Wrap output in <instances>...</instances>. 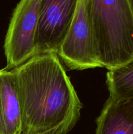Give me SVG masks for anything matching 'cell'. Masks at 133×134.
<instances>
[{
	"label": "cell",
	"instance_id": "obj_4",
	"mask_svg": "<svg viewBox=\"0 0 133 134\" xmlns=\"http://www.w3.org/2000/svg\"><path fill=\"white\" fill-rule=\"evenodd\" d=\"M57 55L68 70L102 68L98 60L92 27L84 0H80Z\"/></svg>",
	"mask_w": 133,
	"mask_h": 134
},
{
	"label": "cell",
	"instance_id": "obj_1",
	"mask_svg": "<svg viewBox=\"0 0 133 134\" xmlns=\"http://www.w3.org/2000/svg\"><path fill=\"white\" fill-rule=\"evenodd\" d=\"M13 69L22 130L42 133L58 128L59 134L69 133L79 119L82 104L57 54L36 55Z\"/></svg>",
	"mask_w": 133,
	"mask_h": 134
},
{
	"label": "cell",
	"instance_id": "obj_10",
	"mask_svg": "<svg viewBox=\"0 0 133 134\" xmlns=\"http://www.w3.org/2000/svg\"><path fill=\"white\" fill-rule=\"evenodd\" d=\"M131 1H132V3H133V0H131Z\"/></svg>",
	"mask_w": 133,
	"mask_h": 134
},
{
	"label": "cell",
	"instance_id": "obj_5",
	"mask_svg": "<svg viewBox=\"0 0 133 134\" xmlns=\"http://www.w3.org/2000/svg\"><path fill=\"white\" fill-rule=\"evenodd\" d=\"M80 1L40 0L35 56L46 52L57 54L69 31Z\"/></svg>",
	"mask_w": 133,
	"mask_h": 134
},
{
	"label": "cell",
	"instance_id": "obj_2",
	"mask_svg": "<svg viewBox=\"0 0 133 134\" xmlns=\"http://www.w3.org/2000/svg\"><path fill=\"white\" fill-rule=\"evenodd\" d=\"M98 60L108 70L133 60L131 0H84Z\"/></svg>",
	"mask_w": 133,
	"mask_h": 134
},
{
	"label": "cell",
	"instance_id": "obj_6",
	"mask_svg": "<svg viewBox=\"0 0 133 134\" xmlns=\"http://www.w3.org/2000/svg\"><path fill=\"white\" fill-rule=\"evenodd\" d=\"M22 130L16 77L13 69H0V134H18Z\"/></svg>",
	"mask_w": 133,
	"mask_h": 134
},
{
	"label": "cell",
	"instance_id": "obj_7",
	"mask_svg": "<svg viewBox=\"0 0 133 134\" xmlns=\"http://www.w3.org/2000/svg\"><path fill=\"white\" fill-rule=\"evenodd\" d=\"M96 123L95 134H133V99L109 96Z\"/></svg>",
	"mask_w": 133,
	"mask_h": 134
},
{
	"label": "cell",
	"instance_id": "obj_3",
	"mask_svg": "<svg viewBox=\"0 0 133 134\" xmlns=\"http://www.w3.org/2000/svg\"><path fill=\"white\" fill-rule=\"evenodd\" d=\"M40 0H20L13 11L4 43L6 69L20 66L35 55Z\"/></svg>",
	"mask_w": 133,
	"mask_h": 134
},
{
	"label": "cell",
	"instance_id": "obj_8",
	"mask_svg": "<svg viewBox=\"0 0 133 134\" xmlns=\"http://www.w3.org/2000/svg\"><path fill=\"white\" fill-rule=\"evenodd\" d=\"M106 84L110 96L117 99H133V60L108 70Z\"/></svg>",
	"mask_w": 133,
	"mask_h": 134
},
{
	"label": "cell",
	"instance_id": "obj_9",
	"mask_svg": "<svg viewBox=\"0 0 133 134\" xmlns=\"http://www.w3.org/2000/svg\"><path fill=\"white\" fill-rule=\"evenodd\" d=\"M18 134H59V129L58 128H55V129L50 130L49 131H47L45 132H42V133H37V132H29V131L22 130Z\"/></svg>",
	"mask_w": 133,
	"mask_h": 134
}]
</instances>
